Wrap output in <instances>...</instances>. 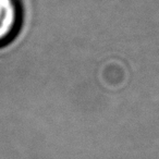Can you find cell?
I'll list each match as a JSON object with an SVG mask.
<instances>
[{
    "instance_id": "6da1fadb",
    "label": "cell",
    "mask_w": 159,
    "mask_h": 159,
    "mask_svg": "<svg viewBox=\"0 0 159 159\" xmlns=\"http://www.w3.org/2000/svg\"><path fill=\"white\" fill-rule=\"evenodd\" d=\"M21 24L22 9L19 0H0V47L18 35Z\"/></svg>"
}]
</instances>
